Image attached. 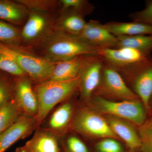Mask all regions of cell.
Returning <instances> with one entry per match:
<instances>
[{"mask_svg":"<svg viewBox=\"0 0 152 152\" xmlns=\"http://www.w3.org/2000/svg\"><path fill=\"white\" fill-rule=\"evenodd\" d=\"M131 152H142L140 149L135 150V151H131Z\"/></svg>","mask_w":152,"mask_h":152,"instance_id":"cell-35","label":"cell"},{"mask_svg":"<svg viewBox=\"0 0 152 152\" xmlns=\"http://www.w3.org/2000/svg\"><path fill=\"white\" fill-rule=\"evenodd\" d=\"M50 116L46 129L58 136L66 130L72 121L74 106L70 101H65Z\"/></svg>","mask_w":152,"mask_h":152,"instance_id":"cell-16","label":"cell"},{"mask_svg":"<svg viewBox=\"0 0 152 152\" xmlns=\"http://www.w3.org/2000/svg\"><path fill=\"white\" fill-rule=\"evenodd\" d=\"M116 37L152 35V26L133 21L131 22H111L103 24Z\"/></svg>","mask_w":152,"mask_h":152,"instance_id":"cell-18","label":"cell"},{"mask_svg":"<svg viewBox=\"0 0 152 152\" xmlns=\"http://www.w3.org/2000/svg\"><path fill=\"white\" fill-rule=\"evenodd\" d=\"M29 10L16 1L0 0V20L15 26H23Z\"/></svg>","mask_w":152,"mask_h":152,"instance_id":"cell-19","label":"cell"},{"mask_svg":"<svg viewBox=\"0 0 152 152\" xmlns=\"http://www.w3.org/2000/svg\"><path fill=\"white\" fill-rule=\"evenodd\" d=\"M130 17L133 21L152 26V0L147 2L143 10L132 13Z\"/></svg>","mask_w":152,"mask_h":152,"instance_id":"cell-28","label":"cell"},{"mask_svg":"<svg viewBox=\"0 0 152 152\" xmlns=\"http://www.w3.org/2000/svg\"><path fill=\"white\" fill-rule=\"evenodd\" d=\"M0 54L15 61L34 85L48 80L55 63L49 61L18 46L0 43Z\"/></svg>","mask_w":152,"mask_h":152,"instance_id":"cell-5","label":"cell"},{"mask_svg":"<svg viewBox=\"0 0 152 152\" xmlns=\"http://www.w3.org/2000/svg\"><path fill=\"white\" fill-rule=\"evenodd\" d=\"M0 43L20 46L21 29L0 20Z\"/></svg>","mask_w":152,"mask_h":152,"instance_id":"cell-24","label":"cell"},{"mask_svg":"<svg viewBox=\"0 0 152 152\" xmlns=\"http://www.w3.org/2000/svg\"><path fill=\"white\" fill-rule=\"evenodd\" d=\"M59 13L72 12L85 16L89 15L94 7L86 0H60Z\"/></svg>","mask_w":152,"mask_h":152,"instance_id":"cell-25","label":"cell"},{"mask_svg":"<svg viewBox=\"0 0 152 152\" xmlns=\"http://www.w3.org/2000/svg\"><path fill=\"white\" fill-rule=\"evenodd\" d=\"M0 71L15 77H28L26 72L13 60L0 54Z\"/></svg>","mask_w":152,"mask_h":152,"instance_id":"cell-27","label":"cell"},{"mask_svg":"<svg viewBox=\"0 0 152 152\" xmlns=\"http://www.w3.org/2000/svg\"><path fill=\"white\" fill-rule=\"evenodd\" d=\"M104 63L98 55H86L83 58L79 76L78 91L83 102L88 103L99 85Z\"/></svg>","mask_w":152,"mask_h":152,"instance_id":"cell-9","label":"cell"},{"mask_svg":"<svg viewBox=\"0 0 152 152\" xmlns=\"http://www.w3.org/2000/svg\"><path fill=\"white\" fill-rule=\"evenodd\" d=\"M98 55L104 64L118 72L152 58L151 53L128 47L99 48Z\"/></svg>","mask_w":152,"mask_h":152,"instance_id":"cell-10","label":"cell"},{"mask_svg":"<svg viewBox=\"0 0 152 152\" xmlns=\"http://www.w3.org/2000/svg\"><path fill=\"white\" fill-rule=\"evenodd\" d=\"M58 14L29 11L26 21L21 29L20 47L31 52L45 43L56 32Z\"/></svg>","mask_w":152,"mask_h":152,"instance_id":"cell-3","label":"cell"},{"mask_svg":"<svg viewBox=\"0 0 152 152\" xmlns=\"http://www.w3.org/2000/svg\"><path fill=\"white\" fill-rule=\"evenodd\" d=\"M99 48L88 43L80 37L56 32L48 39L31 52L52 63L86 55H98Z\"/></svg>","mask_w":152,"mask_h":152,"instance_id":"cell-1","label":"cell"},{"mask_svg":"<svg viewBox=\"0 0 152 152\" xmlns=\"http://www.w3.org/2000/svg\"><path fill=\"white\" fill-rule=\"evenodd\" d=\"M38 128L36 117L23 115L0 134V152H5L14 143L30 135Z\"/></svg>","mask_w":152,"mask_h":152,"instance_id":"cell-12","label":"cell"},{"mask_svg":"<svg viewBox=\"0 0 152 152\" xmlns=\"http://www.w3.org/2000/svg\"><path fill=\"white\" fill-rule=\"evenodd\" d=\"M79 37L99 48H116L118 43L117 37L106 29L99 22L93 20L87 22Z\"/></svg>","mask_w":152,"mask_h":152,"instance_id":"cell-13","label":"cell"},{"mask_svg":"<svg viewBox=\"0 0 152 152\" xmlns=\"http://www.w3.org/2000/svg\"><path fill=\"white\" fill-rule=\"evenodd\" d=\"M24 115L14 99L0 110V134Z\"/></svg>","mask_w":152,"mask_h":152,"instance_id":"cell-22","label":"cell"},{"mask_svg":"<svg viewBox=\"0 0 152 152\" xmlns=\"http://www.w3.org/2000/svg\"><path fill=\"white\" fill-rule=\"evenodd\" d=\"M13 99L24 115L36 117L39 103L34 84L28 77L15 78Z\"/></svg>","mask_w":152,"mask_h":152,"instance_id":"cell-11","label":"cell"},{"mask_svg":"<svg viewBox=\"0 0 152 152\" xmlns=\"http://www.w3.org/2000/svg\"><path fill=\"white\" fill-rule=\"evenodd\" d=\"M96 149L99 152H124L122 146L116 139L110 138L98 142Z\"/></svg>","mask_w":152,"mask_h":152,"instance_id":"cell-29","label":"cell"},{"mask_svg":"<svg viewBox=\"0 0 152 152\" xmlns=\"http://www.w3.org/2000/svg\"><path fill=\"white\" fill-rule=\"evenodd\" d=\"M104 117L90 107H85L74 117L72 128L77 133L89 137L118 140Z\"/></svg>","mask_w":152,"mask_h":152,"instance_id":"cell-6","label":"cell"},{"mask_svg":"<svg viewBox=\"0 0 152 152\" xmlns=\"http://www.w3.org/2000/svg\"><path fill=\"white\" fill-rule=\"evenodd\" d=\"M104 117L115 134L125 142L131 151L140 149L142 141L136 126L121 119L109 115Z\"/></svg>","mask_w":152,"mask_h":152,"instance_id":"cell-14","label":"cell"},{"mask_svg":"<svg viewBox=\"0 0 152 152\" xmlns=\"http://www.w3.org/2000/svg\"><path fill=\"white\" fill-rule=\"evenodd\" d=\"M150 111H151V113H150V115H151L152 114V96L151 99V101H150Z\"/></svg>","mask_w":152,"mask_h":152,"instance_id":"cell-34","label":"cell"},{"mask_svg":"<svg viewBox=\"0 0 152 152\" xmlns=\"http://www.w3.org/2000/svg\"><path fill=\"white\" fill-rule=\"evenodd\" d=\"M58 136L46 129H38L24 146L28 152H62Z\"/></svg>","mask_w":152,"mask_h":152,"instance_id":"cell-15","label":"cell"},{"mask_svg":"<svg viewBox=\"0 0 152 152\" xmlns=\"http://www.w3.org/2000/svg\"><path fill=\"white\" fill-rule=\"evenodd\" d=\"M14 152H28L25 148L24 146L19 147L16 149L15 151Z\"/></svg>","mask_w":152,"mask_h":152,"instance_id":"cell-33","label":"cell"},{"mask_svg":"<svg viewBox=\"0 0 152 152\" xmlns=\"http://www.w3.org/2000/svg\"><path fill=\"white\" fill-rule=\"evenodd\" d=\"M94 95L119 101L140 100L128 86L120 73L104 63L100 82Z\"/></svg>","mask_w":152,"mask_h":152,"instance_id":"cell-7","label":"cell"},{"mask_svg":"<svg viewBox=\"0 0 152 152\" xmlns=\"http://www.w3.org/2000/svg\"><path fill=\"white\" fill-rule=\"evenodd\" d=\"M15 78L0 71V110L13 99Z\"/></svg>","mask_w":152,"mask_h":152,"instance_id":"cell-26","label":"cell"},{"mask_svg":"<svg viewBox=\"0 0 152 152\" xmlns=\"http://www.w3.org/2000/svg\"><path fill=\"white\" fill-rule=\"evenodd\" d=\"M137 129L142 140H152V114L148 116L145 122Z\"/></svg>","mask_w":152,"mask_h":152,"instance_id":"cell-31","label":"cell"},{"mask_svg":"<svg viewBox=\"0 0 152 152\" xmlns=\"http://www.w3.org/2000/svg\"><path fill=\"white\" fill-rule=\"evenodd\" d=\"M124 75L132 86V91L143 104L148 113H151L150 103L152 96V58L119 72Z\"/></svg>","mask_w":152,"mask_h":152,"instance_id":"cell-8","label":"cell"},{"mask_svg":"<svg viewBox=\"0 0 152 152\" xmlns=\"http://www.w3.org/2000/svg\"><path fill=\"white\" fill-rule=\"evenodd\" d=\"M88 103L90 107L101 115L125 120L137 128L145 122L148 117L140 100L114 101L94 95Z\"/></svg>","mask_w":152,"mask_h":152,"instance_id":"cell-4","label":"cell"},{"mask_svg":"<svg viewBox=\"0 0 152 152\" xmlns=\"http://www.w3.org/2000/svg\"><path fill=\"white\" fill-rule=\"evenodd\" d=\"M84 56L76 57L71 59L55 63L48 80L66 81L78 77Z\"/></svg>","mask_w":152,"mask_h":152,"instance_id":"cell-20","label":"cell"},{"mask_svg":"<svg viewBox=\"0 0 152 152\" xmlns=\"http://www.w3.org/2000/svg\"><path fill=\"white\" fill-rule=\"evenodd\" d=\"M29 11L47 14L59 13L60 1L57 0H16Z\"/></svg>","mask_w":152,"mask_h":152,"instance_id":"cell-23","label":"cell"},{"mask_svg":"<svg viewBox=\"0 0 152 152\" xmlns=\"http://www.w3.org/2000/svg\"><path fill=\"white\" fill-rule=\"evenodd\" d=\"M66 144V152H89L86 144L75 136H70Z\"/></svg>","mask_w":152,"mask_h":152,"instance_id":"cell-30","label":"cell"},{"mask_svg":"<svg viewBox=\"0 0 152 152\" xmlns=\"http://www.w3.org/2000/svg\"><path fill=\"white\" fill-rule=\"evenodd\" d=\"M118 48L128 47L151 53L152 51V35L119 37Z\"/></svg>","mask_w":152,"mask_h":152,"instance_id":"cell-21","label":"cell"},{"mask_svg":"<svg viewBox=\"0 0 152 152\" xmlns=\"http://www.w3.org/2000/svg\"><path fill=\"white\" fill-rule=\"evenodd\" d=\"M80 83L78 76L66 81L48 80L34 85L39 103L36 117L38 127L55 106L67 99L78 90Z\"/></svg>","mask_w":152,"mask_h":152,"instance_id":"cell-2","label":"cell"},{"mask_svg":"<svg viewBox=\"0 0 152 152\" xmlns=\"http://www.w3.org/2000/svg\"><path fill=\"white\" fill-rule=\"evenodd\" d=\"M140 150L142 152H152V140H142Z\"/></svg>","mask_w":152,"mask_h":152,"instance_id":"cell-32","label":"cell"},{"mask_svg":"<svg viewBox=\"0 0 152 152\" xmlns=\"http://www.w3.org/2000/svg\"><path fill=\"white\" fill-rule=\"evenodd\" d=\"M86 23L84 17L80 14L72 12H63L59 13L55 28L58 32L79 37Z\"/></svg>","mask_w":152,"mask_h":152,"instance_id":"cell-17","label":"cell"}]
</instances>
